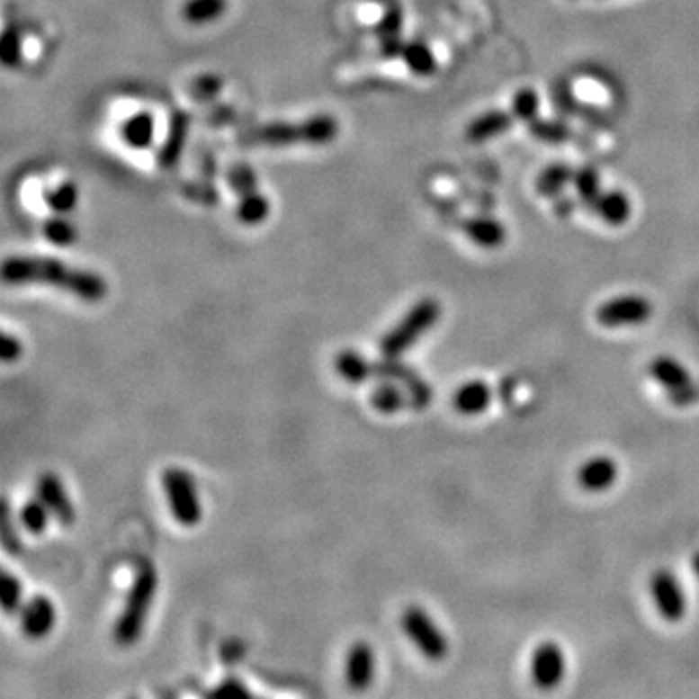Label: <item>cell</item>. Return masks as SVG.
Wrapping results in <instances>:
<instances>
[{
	"instance_id": "1",
	"label": "cell",
	"mask_w": 699,
	"mask_h": 699,
	"mask_svg": "<svg viewBox=\"0 0 699 699\" xmlns=\"http://www.w3.org/2000/svg\"><path fill=\"white\" fill-rule=\"evenodd\" d=\"M6 284H45L65 290L82 301L97 303L105 298V280L84 268L70 266L53 256H10L3 264Z\"/></svg>"
},
{
	"instance_id": "2",
	"label": "cell",
	"mask_w": 699,
	"mask_h": 699,
	"mask_svg": "<svg viewBox=\"0 0 699 699\" xmlns=\"http://www.w3.org/2000/svg\"><path fill=\"white\" fill-rule=\"evenodd\" d=\"M338 122L330 115H317L300 122H273V125L251 129L241 139L247 146H282L296 144H328L336 139Z\"/></svg>"
},
{
	"instance_id": "3",
	"label": "cell",
	"mask_w": 699,
	"mask_h": 699,
	"mask_svg": "<svg viewBox=\"0 0 699 699\" xmlns=\"http://www.w3.org/2000/svg\"><path fill=\"white\" fill-rule=\"evenodd\" d=\"M157 588V573L152 563H142L134 575L130 591L125 598V608L115 623V641L122 647H130L140 640L146 618L150 614L152 600Z\"/></svg>"
},
{
	"instance_id": "4",
	"label": "cell",
	"mask_w": 699,
	"mask_h": 699,
	"mask_svg": "<svg viewBox=\"0 0 699 699\" xmlns=\"http://www.w3.org/2000/svg\"><path fill=\"white\" fill-rule=\"evenodd\" d=\"M441 317V303L434 298H424L416 301L408 313L392 327L381 338V354L387 360H395L404 352H408L429 328L435 327Z\"/></svg>"
},
{
	"instance_id": "5",
	"label": "cell",
	"mask_w": 699,
	"mask_h": 699,
	"mask_svg": "<svg viewBox=\"0 0 699 699\" xmlns=\"http://www.w3.org/2000/svg\"><path fill=\"white\" fill-rule=\"evenodd\" d=\"M400 628L427 660L439 662L449 655V641L445 633L441 632L435 620L422 606L410 605L404 610L400 616Z\"/></svg>"
},
{
	"instance_id": "6",
	"label": "cell",
	"mask_w": 699,
	"mask_h": 699,
	"mask_svg": "<svg viewBox=\"0 0 699 699\" xmlns=\"http://www.w3.org/2000/svg\"><path fill=\"white\" fill-rule=\"evenodd\" d=\"M166 499L174 519L183 526H196L202 519V506L194 478L183 469H167L162 476Z\"/></svg>"
},
{
	"instance_id": "7",
	"label": "cell",
	"mask_w": 699,
	"mask_h": 699,
	"mask_svg": "<svg viewBox=\"0 0 699 699\" xmlns=\"http://www.w3.org/2000/svg\"><path fill=\"white\" fill-rule=\"evenodd\" d=\"M651 317L653 303L643 296H635V293H625V296L606 300L605 303L598 305L595 313L596 323L603 325L605 328L643 325Z\"/></svg>"
},
{
	"instance_id": "8",
	"label": "cell",
	"mask_w": 699,
	"mask_h": 699,
	"mask_svg": "<svg viewBox=\"0 0 699 699\" xmlns=\"http://www.w3.org/2000/svg\"><path fill=\"white\" fill-rule=\"evenodd\" d=\"M649 593L659 614L670 623L680 622L688 612V598L670 569H657L649 579Z\"/></svg>"
},
{
	"instance_id": "9",
	"label": "cell",
	"mask_w": 699,
	"mask_h": 699,
	"mask_svg": "<svg viewBox=\"0 0 699 699\" xmlns=\"http://www.w3.org/2000/svg\"><path fill=\"white\" fill-rule=\"evenodd\" d=\"M566 653L556 641H542L534 647L531 657V678L538 690H556L566 678Z\"/></svg>"
},
{
	"instance_id": "10",
	"label": "cell",
	"mask_w": 699,
	"mask_h": 699,
	"mask_svg": "<svg viewBox=\"0 0 699 699\" xmlns=\"http://www.w3.org/2000/svg\"><path fill=\"white\" fill-rule=\"evenodd\" d=\"M22 632L28 640L40 641L53 632L57 623V610L53 600L45 595L31 596L20 610Z\"/></svg>"
},
{
	"instance_id": "11",
	"label": "cell",
	"mask_w": 699,
	"mask_h": 699,
	"mask_svg": "<svg viewBox=\"0 0 699 699\" xmlns=\"http://www.w3.org/2000/svg\"><path fill=\"white\" fill-rule=\"evenodd\" d=\"M38 497L51 511L53 517L63 524L70 526L76 519L75 507L67 494L65 484L55 472H43L38 480Z\"/></svg>"
},
{
	"instance_id": "12",
	"label": "cell",
	"mask_w": 699,
	"mask_h": 699,
	"mask_svg": "<svg viewBox=\"0 0 699 699\" xmlns=\"http://www.w3.org/2000/svg\"><path fill=\"white\" fill-rule=\"evenodd\" d=\"M618 462L608 455H596L587 459L578 470V484L585 492L600 494L606 492L618 480Z\"/></svg>"
},
{
	"instance_id": "13",
	"label": "cell",
	"mask_w": 699,
	"mask_h": 699,
	"mask_svg": "<svg viewBox=\"0 0 699 699\" xmlns=\"http://www.w3.org/2000/svg\"><path fill=\"white\" fill-rule=\"evenodd\" d=\"M647 372L651 375V379H655L660 387H665L668 392H672L674 397H684L686 392L690 390L692 375L688 367L678 360H674L672 355H657V358L649 363Z\"/></svg>"
},
{
	"instance_id": "14",
	"label": "cell",
	"mask_w": 699,
	"mask_h": 699,
	"mask_svg": "<svg viewBox=\"0 0 699 699\" xmlns=\"http://www.w3.org/2000/svg\"><path fill=\"white\" fill-rule=\"evenodd\" d=\"M375 678V653L370 643L358 641L350 647L346 659V682L352 690L363 692Z\"/></svg>"
},
{
	"instance_id": "15",
	"label": "cell",
	"mask_w": 699,
	"mask_h": 699,
	"mask_svg": "<svg viewBox=\"0 0 699 699\" xmlns=\"http://www.w3.org/2000/svg\"><path fill=\"white\" fill-rule=\"evenodd\" d=\"M492 404V387L482 379L462 383L455 395H453V407L462 416H478L489 408Z\"/></svg>"
},
{
	"instance_id": "16",
	"label": "cell",
	"mask_w": 699,
	"mask_h": 699,
	"mask_svg": "<svg viewBox=\"0 0 699 699\" xmlns=\"http://www.w3.org/2000/svg\"><path fill=\"white\" fill-rule=\"evenodd\" d=\"M513 127V113L501 112V109H492L478 115L469 122V127L464 130V137L472 144H482L489 139H496L499 134L507 132Z\"/></svg>"
},
{
	"instance_id": "17",
	"label": "cell",
	"mask_w": 699,
	"mask_h": 699,
	"mask_svg": "<svg viewBox=\"0 0 699 699\" xmlns=\"http://www.w3.org/2000/svg\"><path fill=\"white\" fill-rule=\"evenodd\" d=\"M464 233L482 249H497L507 239L506 226L494 218H470L464 222Z\"/></svg>"
},
{
	"instance_id": "18",
	"label": "cell",
	"mask_w": 699,
	"mask_h": 699,
	"mask_svg": "<svg viewBox=\"0 0 699 699\" xmlns=\"http://www.w3.org/2000/svg\"><path fill=\"white\" fill-rule=\"evenodd\" d=\"M593 211L598 214L605 224L618 228L628 222L632 216V202L628 194L622 191H608L600 194V199L593 206Z\"/></svg>"
},
{
	"instance_id": "19",
	"label": "cell",
	"mask_w": 699,
	"mask_h": 699,
	"mask_svg": "<svg viewBox=\"0 0 699 699\" xmlns=\"http://www.w3.org/2000/svg\"><path fill=\"white\" fill-rule=\"evenodd\" d=\"M335 370L350 385H362L373 375V365L360 352L350 348L336 354Z\"/></svg>"
},
{
	"instance_id": "20",
	"label": "cell",
	"mask_w": 699,
	"mask_h": 699,
	"mask_svg": "<svg viewBox=\"0 0 699 699\" xmlns=\"http://www.w3.org/2000/svg\"><path fill=\"white\" fill-rule=\"evenodd\" d=\"M573 175L575 171L568 164H551L536 177V193L541 196H558L573 181Z\"/></svg>"
},
{
	"instance_id": "21",
	"label": "cell",
	"mask_w": 699,
	"mask_h": 699,
	"mask_svg": "<svg viewBox=\"0 0 699 699\" xmlns=\"http://www.w3.org/2000/svg\"><path fill=\"white\" fill-rule=\"evenodd\" d=\"M529 132L533 134V139L542 144L550 146H560L566 144L569 140V127L561 121H551V119H534L529 122Z\"/></svg>"
},
{
	"instance_id": "22",
	"label": "cell",
	"mask_w": 699,
	"mask_h": 699,
	"mask_svg": "<svg viewBox=\"0 0 699 699\" xmlns=\"http://www.w3.org/2000/svg\"><path fill=\"white\" fill-rule=\"evenodd\" d=\"M49 517H53V515H51V511H49V507L43 504L40 497L26 501V506H23L22 511H20L22 526L30 534H35V536L43 534L47 531Z\"/></svg>"
},
{
	"instance_id": "23",
	"label": "cell",
	"mask_w": 699,
	"mask_h": 699,
	"mask_svg": "<svg viewBox=\"0 0 699 699\" xmlns=\"http://www.w3.org/2000/svg\"><path fill=\"white\" fill-rule=\"evenodd\" d=\"M573 185L575 191H578L579 201L588 208H593L600 199V194H603L600 193V177L595 167H581L575 171Z\"/></svg>"
},
{
	"instance_id": "24",
	"label": "cell",
	"mask_w": 699,
	"mask_h": 699,
	"mask_svg": "<svg viewBox=\"0 0 699 699\" xmlns=\"http://www.w3.org/2000/svg\"><path fill=\"white\" fill-rule=\"evenodd\" d=\"M372 407L381 414H397L407 407V399L390 383H381L372 392Z\"/></svg>"
},
{
	"instance_id": "25",
	"label": "cell",
	"mask_w": 699,
	"mask_h": 699,
	"mask_svg": "<svg viewBox=\"0 0 699 699\" xmlns=\"http://www.w3.org/2000/svg\"><path fill=\"white\" fill-rule=\"evenodd\" d=\"M0 603H3V610L6 614H16L23 606L22 583L10 571H4L3 579H0Z\"/></svg>"
},
{
	"instance_id": "26",
	"label": "cell",
	"mask_w": 699,
	"mask_h": 699,
	"mask_svg": "<svg viewBox=\"0 0 699 699\" xmlns=\"http://www.w3.org/2000/svg\"><path fill=\"white\" fill-rule=\"evenodd\" d=\"M538 112H541V100L533 88H521L511 100V113L515 119L531 122L538 119Z\"/></svg>"
},
{
	"instance_id": "27",
	"label": "cell",
	"mask_w": 699,
	"mask_h": 699,
	"mask_svg": "<svg viewBox=\"0 0 699 699\" xmlns=\"http://www.w3.org/2000/svg\"><path fill=\"white\" fill-rule=\"evenodd\" d=\"M404 58L416 75H432L435 70V58L424 43H410L404 49Z\"/></svg>"
},
{
	"instance_id": "28",
	"label": "cell",
	"mask_w": 699,
	"mask_h": 699,
	"mask_svg": "<svg viewBox=\"0 0 699 699\" xmlns=\"http://www.w3.org/2000/svg\"><path fill=\"white\" fill-rule=\"evenodd\" d=\"M226 8V0H191L185 6V18L191 22H208L220 16Z\"/></svg>"
},
{
	"instance_id": "29",
	"label": "cell",
	"mask_w": 699,
	"mask_h": 699,
	"mask_svg": "<svg viewBox=\"0 0 699 699\" xmlns=\"http://www.w3.org/2000/svg\"><path fill=\"white\" fill-rule=\"evenodd\" d=\"M3 546L8 551V554H20L22 551V541L20 534L12 524V515H10V506L8 501H3Z\"/></svg>"
},
{
	"instance_id": "30",
	"label": "cell",
	"mask_w": 699,
	"mask_h": 699,
	"mask_svg": "<svg viewBox=\"0 0 699 699\" xmlns=\"http://www.w3.org/2000/svg\"><path fill=\"white\" fill-rule=\"evenodd\" d=\"M212 697H247L251 690L239 678H228L211 692Z\"/></svg>"
},
{
	"instance_id": "31",
	"label": "cell",
	"mask_w": 699,
	"mask_h": 699,
	"mask_svg": "<svg viewBox=\"0 0 699 699\" xmlns=\"http://www.w3.org/2000/svg\"><path fill=\"white\" fill-rule=\"evenodd\" d=\"M45 236L53 243L67 245L75 239V231H72V228L67 222H55V224H49L45 228Z\"/></svg>"
},
{
	"instance_id": "32",
	"label": "cell",
	"mask_w": 699,
	"mask_h": 699,
	"mask_svg": "<svg viewBox=\"0 0 699 699\" xmlns=\"http://www.w3.org/2000/svg\"><path fill=\"white\" fill-rule=\"evenodd\" d=\"M0 355H3V362L4 363L16 362L20 355H22V342L16 336L4 333L3 335V345H0Z\"/></svg>"
},
{
	"instance_id": "33",
	"label": "cell",
	"mask_w": 699,
	"mask_h": 699,
	"mask_svg": "<svg viewBox=\"0 0 699 699\" xmlns=\"http://www.w3.org/2000/svg\"><path fill=\"white\" fill-rule=\"evenodd\" d=\"M692 568H694V571H695V575H697V578H699V550L695 551V554H694V558H692Z\"/></svg>"
}]
</instances>
